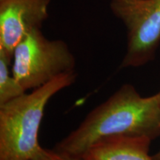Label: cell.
<instances>
[{"label": "cell", "mask_w": 160, "mask_h": 160, "mask_svg": "<svg viewBox=\"0 0 160 160\" xmlns=\"http://www.w3.org/2000/svg\"><path fill=\"white\" fill-rule=\"evenodd\" d=\"M75 68V57L67 43L48 39L40 28L29 31L13 51L12 73L25 91L76 72Z\"/></svg>", "instance_id": "3957f363"}, {"label": "cell", "mask_w": 160, "mask_h": 160, "mask_svg": "<svg viewBox=\"0 0 160 160\" xmlns=\"http://www.w3.org/2000/svg\"><path fill=\"white\" fill-rule=\"evenodd\" d=\"M12 59L0 52V105L26 93L12 73Z\"/></svg>", "instance_id": "52a82bcc"}, {"label": "cell", "mask_w": 160, "mask_h": 160, "mask_svg": "<svg viewBox=\"0 0 160 160\" xmlns=\"http://www.w3.org/2000/svg\"><path fill=\"white\" fill-rule=\"evenodd\" d=\"M76 72L0 105V160H32L43 148L39 132L50 99L76 81Z\"/></svg>", "instance_id": "7a4b0ae2"}, {"label": "cell", "mask_w": 160, "mask_h": 160, "mask_svg": "<svg viewBox=\"0 0 160 160\" xmlns=\"http://www.w3.org/2000/svg\"><path fill=\"white\" fill-rule=\"evenodd\" d=\"M110 9L127 31L120 68L141 67L152 61L160 44V0H110Z\"/></svg>", "instance_id": "277c9868"}, {"label": "cell", "mask_w": 160, "mask_h": 160, "mask_svg": "<svg viewBox=\"0 0 160 160\" xmlns=\"http://www.w3.org/2000/svg\"><path fill=\"white\" fill-rule=\"evenodd\" d=\"M32 160H84L83 159H78L67 157V156L62 154L55 150H48L42 148L41 152L35 158Z\"/></svg>", "instance_id": "ba28073f"}, {"label": "cell", "mask_w": 160, "mask_h": 160, "mask_svg": "<svg viewBox=\"0 0 160 160\" xmlns=\"http://www.w3.org/2000/svg\"><path fill=\"white\" fill-rule=\"evenodd\" d=\"M160 136L158 94L143 97L133 85L125 84L93 108L80 125L56 144L53 150L82 159L93 145L111 137L147 138Z\"/></svg>", "instance_id": "6da1fadb"}, {"label": "cell", "mask_w": 160, "mask_h": 160, "mask_svg": "<svg viewBox=\"0 0 160 160\" xmlns=\"http://www.w3.org/2000/svg\"><path fill=\"white\" fill-rule=\"evenodd\" d=\"M157 94H158V97H159V105H160V91L159 93H157ZM153 157L155 160H160V150L157 154H155Z\"/></svg>", "instance_id": "9c48e42d"}, {"label": "cell", "mask_w": 160, "mask_h": 160, "mask_svg": "<svg viewBox=\"0 0 160 160\" xmlns=\"http://www.w3.org/2000/svg\"><path fill=\"white\" fill-rule=\"evenodd\" d=\"M151 140L147 138L111 137L93 145L84 160H155L149 155Z\"/></svg>", "instance_id": "8992f818"}, {"label": "cell", "mask_w": 160, "mask_h": 160, "mask_svg": "<svg viewBox=\"0 0 160 160\" xmlns=\"http://www.w3.org/2000/svg\"><path fill=\"white\" fill-rule=\"evenodd\" d=\"M51 0H0V52L13 59L15 48L29 31L42 28Z\"/></svg>", "instance_id": "5b68a950"}]
</instances>
